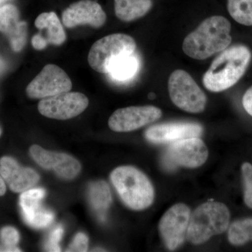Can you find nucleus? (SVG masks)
Instances as JSON below:
<instances>
[{
	"instance_id": "ddd939ff",
	"label": "nucleus",
	"mask_w": 252,
	"mask_h": 252,
	"mask_svg": "<svg viewBox=\"0 0 252 252\" xmlns=\"http://www.w3.org/2000/svg\"><path fill=\"white\" fill-rule=\"evenodd\" d=\"M31 157L43 168L52 170L64 180H72L81 171L80 162L66 154L45 150L40 146H32L30 149Z\"/></svg>"
},
{
	"instance_id": "2eb2a0df",
	"label": "nucleus",
	"mask_w": 252,
	"mask_h": 252,
	"mask_svg": "<svg viewBox=\"0 0 252 252\" xmlns=\"http://www.w3.org/2000/svg\"><path fill=\"white\" fill-rule=\"evenodd\" d=\"M203 131V127L195 123H167L149 127L146 130L145 137L155 143H172L184 139L200 137Z\"/></svg>"
},
{
	"instance_id": "5701e85b",
	"label": "nucleus",
	"mask_w": 252,
	"mask_h": 252,
	"mask_svg": "<svg viewBox=\"0 0 252 252\" xmlns=\"http://www.w3.org/2000/svg\"><path fill=\"white\" fill-rule=\"evenodd\" d=\"M232 245H242L252 240V219H245L232 223L228 233Z\"/></svg>"
},
{
	"instance_id": "393cba45",
	"label": "nucleus",
	"mask_w": 252,
	"mask_h": 252,
	"mask_svg": "<svg viewBox=\"0 0 252 252\" xmlns=\"http://www.w3.org/2000/svg\"><path fill=\"white\" fill-rule=\"evenodd\" d=\"M244 185H245V203L252 209V165L249 162H245L242 165Z\"/></svg>"
},
{
	"instance_id": "f8f14e48",
	"label": "nucleus",
	"mask_w": 252,
	"mask_h": 252,
	"mask_svg": "<svg viewBox=\"0 0 252 252\" xmlns=\"http://www.w3.org/2000/svg\"><path fill=\"white\" fill-rule=\"evenodd\" d=\"M107 21V15L102 6L94 0H81L69 5L62 14L63 25L67 28L89 26L102 27Z\"/></svg>"
},
{
	"instance_id": "7ed1b4c3",
	"label": "nucleus",
	"mask_w": 252,
	"mask_h": 252,
	"mask_svg": "<svg viewBox=\"0 0 252 252\" xmlns=\"http://www.w3.org/2000/svg\"><path fill=\"white\" fill-rule=\"evenodd\" d=\"M111 181L124 203L132 210H144L153 203V186L135 167H117L111 174Z\"/></svg>"
},
{
	"instance_id": "b1692460",
	"label": "nucleus",
	"mask_w": 252,
	"mask_h": 252,
	"mask_svg": "<svg viewBox=\"0 0 252 252\" xmlns=\"http://www.w3.org/2000/svg\"><path fill=\"white\" fill-rule=\"evenodd\" d=\"M0 240L2 246H0V252H21L16 247L20 240V235L16 228L6 226L0 230Z\"/></svg>"
},
{
	"instance_id": "0eeeda50",
	"label": "nucleus",
	"mask_w": 252,
	"mask_h": 252,
	"mask_svg": "<svg viewBox=\"0 0 252 252\" xmlns=\"http://www.w3.org/2000/svg\"><path fill=\"white\" fill-rule=\"evenodd\" d=\"M207 157L205 143L198 137H191L170 143L163 154L162 162L167 170L177 167L195 168L203 165Z\"/></svg>"
},
{
	"instance_id": "c85d7f7f",
	"label": "nucleus",
	"mask_w": 252,
	"mask_h": 252,
	"mask_svg": "<svg viewBox=\"0 0 252 252\" xmlns=\"http://www.w3.org/2000/svg\"><path fill=\"white\" fill-rule=\"evenodd\" d=\"M6 184H5L4 180L0 175V196H2L6 192Z\"/></svg>"
},
{
	"instance_id": "423d86ee",
	"label": "nucleus",
	"mask_w": 252,
	"mask_h": 252,
	"mask_svg": "<svg viewBox=\"0 0 252 252\" xmlns=\"http://www.w3.org/2000/svg\"><path fill=\"white\" fill-rule=\"evenodd\" d=\"M168 91L172 102L185 112L198 114L205 108L206 94L185 70L176 69L170 74Z\"/></svg>"
},
{
	"instance_id": "6ab92c4d",
	"label": "nucleus",
	"mask_w": 252,
	"mask_h": 252,
	"mask_svg": "<svg viewBox=\"0 0 252 252\" xmlns=\"http://www.w3.org/2000/svg\"><path fill=\"white\" fill-rule=\"evenodd\" d=\"M152 6V0H114L116 16L124 22H131L143 17Z\"/></svg>"
},
{
	"instance_id": "a211bd4d",
	"label": "nucleus",
	"mask_w": 252,
	"mask_h": 252,
	"mask_svg": "<svg viewBox=\"0 0 252 252\" xmlns=\"http://www.w3.org/2000/svg\"><path fill=\"white\" fill-rule=\"evenodd\" d=\"M27 30V23L20 21L19 11L16 6L8 4L0 7V32L6 36L16 52L26 45Z\"/></svg>"
},
{
	"instance_id": "aec40b11",
	"label": "nucleus",
	"mask_w": 252,
	"mask_h": 252,
	"mask_svg": "<svg viewBox=\"0 0 252 252\" xmlns=\"http://www.w3.org/2000/svg\"><path fill=\"white\" fill-rule=\"evenodd\" d=\"M89 201L99 220H106V212L112 203V194L109 185L104 181L93 182L89 187Z\"/></svg>"
},
{
	"instance_id": "f03ea898",
	"label": "nucleus",
	"mask_w": 252,
	"mask_h": 252,
	"mask_svg": "<svg viewBox=\"0 0 252 252\" xmlns=\"http://www.w3.org/2000/svg\"><path fill=\"white\" fill-rule=\"evenodd\" d=\"M251 59V51L246 46L238 44L226 48L204 74V86L215 93L230 89L243 77Z\"/></svg>"
},
{
	"instance_id": "7c9ffc66",
	"label": "nucleus",
	"mask_w": 252,
	"mask_h": 252,
	"mask_svg": "<svg viewBox=\"0 0 252 252\" xmlns=\"http://www.w3.org/2000/svg\"><path fill=\"white\" fill-rule=\"evenodd\" d=\"M6 1H7V0H0V7H1V6H3L2 4Z\"/></svg>"
},
{
	"instance_id": "f257e3e1",
	"label": "nucleus",
	"mask_w": 252,
	"mask_h": 252,
	"mask_svg": "<svg viewBox=\"0 0 252 252\" xmlns=\"http://www.w3.org/2000/svg\"><path fill=\"white\" fill-rule=\"evenodd\" d=\"M231 25L223 16L207 18L184 40L182 49L189 57L205 60L221 52L232 41Z\"/></svg>"
},
{
	"instance_id": "412c9836",
	"label": "nucleus",
	"mask_w": 252,
	"mask_h": 252,
	"mask_svg": "<svg viewBox=\"0 0 252 252\" xmlns=\"http://www.w3.org/2000/svg\"><path fill=\"white\" fill-rule=\"evenodd\" d=\"M140 67L139 59L134 54L126 56L114 64L108 75L113 80L126 82L134 77Z\"/></svg>"
},
{
	"instance_id": "a878e982",
	"label": "nucleus",
	"mask_w": 252,
	"mask_h": 252,
	"mask_svg": "<svg viewBox=\"0 0 252 252\" xmlns=\"http://www.w3.org/2000/svg\"><path fill=\"white\" fill-rule=\"evenodd\" d=\"M63 234L62 226L56 227L50 233L49 239L46 241L45 249L48 252H61L59 243L61 242Z\"/></svg>"
},
{
	"instance_id": "cd10ccee",
	"label": "nucleus",
	"mask_w": 252,
	"mask_h": 252,
	"mask_svg": "<svg viewBox=\"0 0 252 252\" xmlns=\"http://www.w3.org/2000/svg\"><path fill=\"white\" fill-rule=\"evenodd\" d=\"M243 105L245 111L252 117V86L244 94Z\"/></svg>"
},
{
	"instance_id": "9d476101",
	"label": "nucleus",
	"mask_w": 252,
	"mask_h": 252,
	"mask_svg": "<svg viewBox=\"0 0 252 252\" xmlns=\"http://www.w3.org/2000/svg\"><path fill=\"white\" fill-rule=\"evenodd\" d=\"M190 217V209L182 203L176 204L164 214L159 230L168 250H176L185 241Z\"/></svg>"
},
{
	"instance_id": "4468645a",
	"label": "nucleus",
	"mask_w": 252,
	"mask_h": 252,
	"mask_svg": "<svg viewBox=\"0 0 252 252\" xmlns=\"http://www.w3.org/2000/svg\"><path fill=\"white\" fill-rule=\"evenodd\" d=\"M45 194L44 189H31L23 192L20 196V207L23 219L32 228H46L54 220V213L41 205Z\"/></svg>"
},
{
	"instance_id": "bb28decb",
	"label": "nucleus",
	"mask_w": 252,
	"mask_h": 252,
	"mask_svg": "<svg viewBox=\"0 0 252 252\" xmlns=\"http://www.w3.org/2000/svg\"><path fill=\"white\" fill-rule=\"evenodd\" d=\"M89 246V239L84 233H79L76 235L72 244L66 252H86Z\"/></svg>"
},
{
	"instance_id": "f3484780",
	"label": "nucleus",
	"mask_w": 252,
	"mask_h": 252,
	"mask_svg": "<svg viewBox=\"0 0 252 252\" xmlns=\"http://www.w3.org/2000/svg\"><path fill=\"white\" fill-rule=\"evenodd\" d=\"M35 27L39 31H45L43 35L36 34L32 39L33 47L38 51L46 49L49 44L62 45L67 35L59 18L55 12H44L37 16L34 21Z\"/></svg>"
},
{
	"instance_id": "2f4dec72",
	"label": "nucleus",
	"mask_w": 252,
	"mask_h": 252,
	"mask_svg": "<svg viewBox=\"0 0 252 252\" xmlns=\"http://www.w3.org/2000/svg\"><path fill=\"white\" fill-rule=\"evenodd\" d=\"M1 128H0V135H1Z\"/></svg>"
},
{
	"instance_id": "1a4fd4ad",
	"label": "nucleus",
	"mask_w": 252,
	"mask_h": 252,
	"mask_svg": "<svg viewBox=\"0 0 252 252\" xmlns=\"http://www.w3.org/2000/svg\"><path fill=\"white\" fill-rule=\"evenodd\" d=\"M89 104L85 94L69 91L41 99L38 110L41 115L49 119L67 120L84 112Z\"/></svg>"
},
{
	"instance_id": "c756f323",
	"label": "nucleus",
	"mask_w": 252,
	"mask_h": 252,
	"mask_svg": "<svg viewBox=\"0 0 252 252\" xmlns=\"http://www.w3.org/2000/svg\"><path fill=\"white\" fill-rule=\"evenodd\" d=\"M4 63H3L2 61L0 60V72H1V71L4 69Z\"/></svg>"
},
{
	"instance_id": "dca6fc26",
	"label": "nucleus",
	"mask_w": 252,
	"mask_h": 252,
	"mask_svg": "<svg viewBox=\"0 0 252 252\" xmlns=\"http://www.w3.org/2000/svg\"><path fill=\"white\" fill-rule=\"evenodd\" d=\"M0 175L10 190L23 193L39 182V175L30 167L21 166L13 158L4 157L0 159Z\"/></svg>"
},
{
	"instance_id": "9b49d317",
	"label": "nucleus",
	"mask_w": 252,
	"mask_h": 252,
	"mask_svg": "<svg viewBox=\"0 0 252 252\" xmlns=\"http://www.w3.org/2000/svg\"><path fill=\"white\" fill-rule=\"evenodd\" d=\"M161 116V110L154 106L126 107L113 113L108 124L115 132H130L158 120Z\"/></svg>"
},
{
	"instance_id": "6e6552de",
	"label": "nucleus",
	"mask_w": 252,
	"mask_h": 252,
	"mask_svg": "<svg viewBox=\"0 0 252 252\" xmlns=\"http://www.w3.org/2000/svg\"><path fill=\"white\" fill-rule=\"evenodd\" d=\"M72 87L70 78L62 68L56 64H48L28 84L26 94L30 98L44 99L69 92Z\"/></svg>"
},
{
	"instance_id": "39448f33",
	"label": "nucleus",
	"mask_w": 252,
	"mask_h": 252,
	"mask_svg": "<svg viewBox=\"0 0 252 252\" xmlns=\"http://www.w3.org/2000/svg\"><path fill=\"white\" fill-rule=\"evenodd\" d=\"M135 39L126 34L117 33L104 36L93 44L88 62L94 70L108 74L114 64L135 52Z\"/></svg>"
},
{
	"instance_id": "20e7f679",
	"label": "nucleus",
	"mask_w": 252,
	"mask_h": 252,
	"mask_svg": "<svg viewBox=\"0 0 252 252\" xmlns=\"http://www.w3.org/2000/svg\"><path fill=\"white\" fill-rule=\"evenodd\" d=\"M230 212L224 204L208 202L200 205L190 217L186 238L194 245L205 243L228 228Z\"/></svg>"
},
{
	"instance_id": "4be33fe9",
	"label": "nucleus",
	"mask_w": 252,
	"mask_h": 252,
	"mask_svg": "<svg viewBox=\"0 0 252 252\" xmlns=\"http://www.w3.org/2000/svg\"><path fill=\"white\" fill-rule=\"evenodd\" d=\"M228 11L236 22L252 26V0H228Z\"/></svg>"
}]
</instances>
